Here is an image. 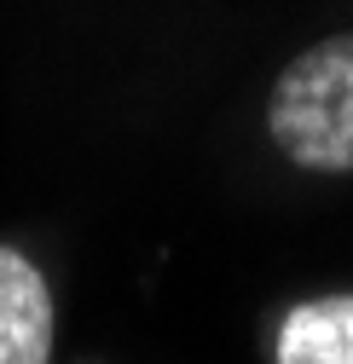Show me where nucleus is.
Returning <instances> with one entry per match:
<instances>
[{
  "label": "nucleus",
  "mask_w": 353,
  "mask_h": 364,
  "mask_svg": "<svg viewBox=\"0 0 353 364\" xmlns=\"http://www.w3.org/2000/svg\"><path fill=\"white\" fill-rule=\"evenodd\" d=\"M267 139L301 173H353V29L301 47L267 93Z\"/></svg>",
  "instance_id": "f257e3e1"
},
{
  "label": "nucleus",
  "mask_w": 353,
  "mask_h": 364,
  "mask_svg": "<svg viewBox=\"0 0 353 364\" xmlns=\"http://www.w3.org/2000/svg\"><path fill=\"white\" fill-rule=\"evenodd\" d=\"M273 364H353V295H313L278 318Z\"/></svg>",
  "instance_id": "7ed1b4c3"
},
{
  "label": "nucleus",
  "mask_w": 353,
  "mask_h": 364,
  "mask_svg": "<svg viewBox=\"0 0 353 364\" xmlns=\"http://www.w3.org/2000/svg\"><path fill=\"white\" fill-rule=\"evenodd\" d=\"M53 289L23 249L0 243V364H53Z\"/></svg>",
  "instance_id": "f03ea898"
}]
</instances>
